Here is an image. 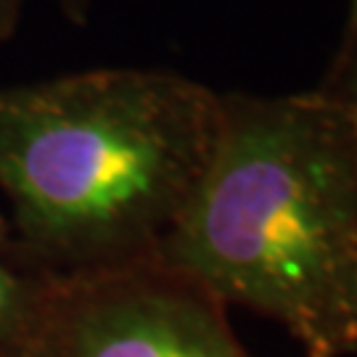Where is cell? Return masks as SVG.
<instances>
[{
	"label": "cell",
	"mask_w": 357,
	"mask_h": 357,
	"mask_svg": "<svg viewBox=\"0 0 357 357\" xmlns=\"http://www.w3.org/2000/svg\"><path fill=\"white\" fill-rule=\"evenodd\" d=\"M156 259L275 320L307 357L357 352V167L326 93H222L215 151Z\"/></svg>",
	"instance_id": "obj_1"
},
{
	"label": "cell",
	"mask_w": 357,
	"mask_h": 357,
	"mask_svg": "<svg viewBox=\"0 0 357 357\" xmlns=\"http://www.w3.org/2000/svg\"><path fill=\"white\" fill-rule=\"evenodd\" d=\"M222 93L172 69L101 66L0 85V191L53 275L153 259L215 151Z\"/></svg>",
	"instance_id": "obj_2"
},
{
	"label": "cell",
	"mask_w": 357,
	"mask_h": 357,
	"mask_svg": "<svg viewBox=\"0 0 357 357\" xmlns=\"http://www.w3.org/2000/svg\"><path fill=\"white\" fill-rule=\"evenodd\" d=\"M24 357H252L228 305L162 259L56 275Z\"/></svg>",
	"instance_id": "obj_3"
},
{
	"label": "cell",
	"mask_w": 357,
	"mask_h": 357,
	"mask_svg": "<svg viewBox=\"0 0 357 357\" xmlns=\"http://www.w3.org/2000/svg\"><path fill=\"white\" fill-rule=\"evenodd\" d=\"M53 273L38 265L0 215V357H24Z\"/></svg>",
	"instance_id": "obj_4"
},
{
	"label": "cell",
	"mask_w": 357,
	"mask_h": 357,
	"mask_svg": "<svg viewBox=\"0 0 357 357\" xmlns=\"http://www.w3.org/2000/svg\"><path fill=\"white\" fill-rule=\"evenodd\" d=\"M320 93H326L344 116L357 167V29L347 32V40L342 43V53H339L331 77L320 88Z\"/></svg>",
	"instance_id": "obj_5"
},
{
	"label": "cell",
	"mask_w": 357,
	"mask_h": 357,
	"mask_svg": "<svg viewBox=\"0 0 357 357\" xmlns=\"http://www.w3.org/2000/svg\"><path fill=\"white\" fill-rule=\"evenodd\" d=\"M22 19H24V0H0V43H8L19 32Z\"/></svg>",
	"instance_id": "obj_6"
},
{
	"label": "cell",
	"mask_w": 357,
	"mask_h": 357,
	"mask_svg": "<svg viewBox=\"0 0 357 357\" xmlns=\"http://www.w3.org/2000/svg\"><path fill=\"white\" fill-rule=\"evenodd\" d=\"M56 3H59V11H61V16L69 24L85 26L90 22L93 0H56Z\"/></svg>",
	"instance_id": "obj_7"
},
{
	"label": "cell",
	"mask_w": 357,
	"mask_h": 357,
	"mask_svg": "<svg viewBox=\"0 0 357 357\" xmlns=\"http://www.w3.org/2000/svg\"><path fill=\"white\" fill-rule=\"evenodd\" d=\"M349 29H357V0H352V22H349Z\"/></svg>",
	"instance_id": "obj_8"
}]
</instances>
